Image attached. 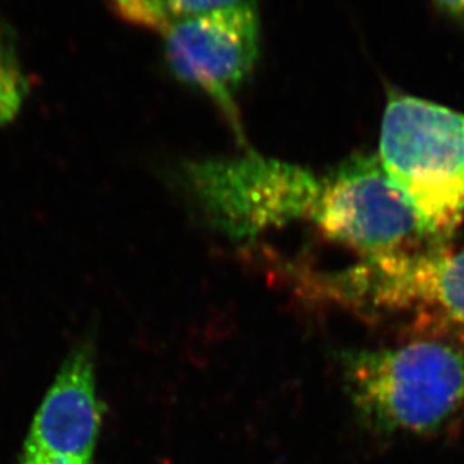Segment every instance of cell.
<instances>
[{
  "label": "cell",
  "instance_id": "3",
  "mask_svg": "<svg viewBox=\"0 0 464 464\" xmlns=\"http://www.w3.org/2000/svg\"><path fill=\"white\" fill-rule=\"evenodd\" d=\"M186 177L208 218L234 237L291 220L309 222L322 188V179L309 170L254 152L197 161Z\"/></svg>",
  "mask_w": 464,
  "mask_h": 464
},
{
  "label": "cell",
  "instance_id": "8",
  "mask_svg": "<svg viewBox=\"0 0 464 464\" xmlns=\"http://www.w3.org/2000/svg\"><path fill=\"white\" fill-rule=\"evenodd\" d=\"M113 13L125 22L163 34L175 23L216 9L240 4L243 0H108Z\"/></svg>",
  "mask_w": 464,
  "mask_h": 464
},
{
  "label": "cell",
  "instance_id": "6",
  "mask_svg": "<svg viewBox=\"0 0 464 464\" xmlns=\"http://www.w3.org/2000/svg\"><path fill=\"white\" fill-rule=\"evenodd\" d=\"M175 76L215 102L241 138L236 95L258 58L259 22L247 2L175 23L163 32Z\"/></svg>",
  "mask_w": 464,
  "mask_h": 464
},
{
  "label": "cell",
  "instance_id": "4",
  "mask_svg": "<svg viewBox=\"0 0 464 464\" xmlns=\"http://www.w3.org/2000/svg\"><path fill=\"white\" fill-rule=\"evenodd\" d=\"M309 222L362 258L415 249L422 240L415 211L372 154L352 157L322 179Z\"/></svg>",
  "mask_w": 464,
  "mask_h": 464
},
{
  "label": "cell",
  "instance_id": "9",
  "mask_svg": "<svg viewBox=\"0 0 464 464\" xmlns=\"http://www.w3.org/2000/svg\"><path fill=\"white\" fill-rule=\"evenodd\" d=\"M29 90V79L23 68L14 32L0 18V125L15 121Z\"/></svg>",
  "mask_w": 464,
  "mask_h": 464
},
{
  "label": "cell",
  "instance_id": "1",
  "mask_svg": "<svg viewBox=\"0 0 464 464\" xmlns=\"http://www.w3.org/2000/svg\"><path fill=\"white\" fill-rule=\"evenodd\" d=\"M341 359L353 404L377 431L429 438L463 422L464 344L430 338Z\"/></svg>",
  "mask_w": 464,
  "mask_h": 464
},
{
  "label": "cell",
  "instance_id": "5",
  "mask_svg": "<svg viewBox=\"0 0 464 464\" xmlns=\"http://www.w3.org/2000/svg\"><path fill=\"white\" fill-rule=\"evenodd\" d=\"M332 295L362 313H422L464 326V249H407L329 276Z\"/></svg>",
  "mask_w": 464,
  "mask_h": 464
},
{
  "label": "cell",
  "instance_id": "10",
  "mask_svg": "<svg viewBox=\"0 0 464 464\" xmlns=\"http://www.w3.org/2000/svg\"><path fill=\"white\" fill-rule=\"evenodd\" d=\"M445 11L464 18V0H436Z\"/></svg>",
  "mask_w": 464,
  "mask_h": 464
},
{
  "label": "cell",
  "instance_id": "7",
  "mask_svg": "<svg viewBox=\"0 0 464 464\" xmlns=\"http://www.w3.org/2000/svg\"><path fill=\"white\" fill-rule=\"evenodd\" d=\"M92 341H82L36 409L20 464H92L103 424Z\"/></svg>",
  "mask_w": 464,
  "mask_h": 464
},
{
  "label": "cell",
  "instance_id": "2",
  "mask_svg": "<svg viewBox=\"0 0 464 464\" xmlns=\"http://www.w3.org/2000/svg\"><path fill=\"white\" fill-rule=\"evenodd\" d=\"M377 157L415 211L427 247L445 249L464 219L463 113L392 92Z\"/></svg>",
  "mask_w": 464,
  "mask_h": 464
}]
</instances>
